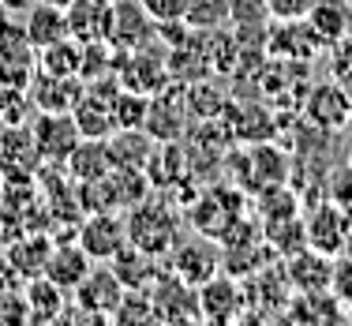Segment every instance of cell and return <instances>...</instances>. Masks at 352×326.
<instances>
[{
  "label": "cell",
  "instance_id": "1",
  "mask_svg": "<svg viewBox=\"0 0 352 326\" xmlns=\"http://www.w3.org/2000/svg\"><path fill=\"white\" fill-rule=\"evenodd\" d=\"M124 232H128V244H135L139 252L165 259L169 248L176 244V237H180V214H176V206L169 199L146 191L139 203L128 206V214H124Z\"/></svg>",
  "mask_w": 352,
  "mask_h": 326
},
{
  "label": "cell",
  "instance_id": "2",
  "mask_svg": "<svg viewBox=\"0 0 352 326\" xmlns=\"http://www.w3.org/2000/svg\"><path fill=\"white\" fill-rule=\"evenodd\" d=\"M169 49L165 41H146V45L131 49V53H116V83L128 90H139V94H154L169 83Z\"/></svg>",
  "mask_w": 352,
  "mask_h": 326
},
{
  "label": "cell",
  "instance_id": "3",
  "mask_svg": "<svg viewBox=\"0 0 352 326\" xmlns=\"http://www.w3.org/2000/svg\"><path fill=\"white\" fill-rule=\"evenodd\" d=\"M165 270H173L180 281L199 289L206 278H214L221 270V244L203 237V232H195V237H176V244L165 255Z\"/></svg>",
  "mask_w": 352,
  "mask_h": 326
},
{
  "label": "cell",
  "instance_id": "4",
  "mask_svg": "<svg viewBox=\"0 0 352 326\" xmlns=\"http://www.w3.org/2000/svg\"><path fill=\"white\" fill-rule=\"evenodd\" d=\"M38 72V49L30 45L23 23L0 19V87H27Z\"/></svg>",
  "mask_w": 352,
  "mask_h": 326
},
{
  "label": "cell",
  "instance_id": "5",
  "mask_svg": "<svg viewBox=\"0 0 352 326\" xmlns=\"http://www.w3.org/2000/svg\"><path fill=\"white\" fill-rule=\"evenodd\" d=\"M195 296H199V319L206 323H236L248 315V296L229 270L225 274L217 270L214 278H206L195 289Z\"/></svg>",
  "mask_w": 352,
  "mask_h": 326
},
{
  "label": "cell",
  "instance_id": "6",
  "mask_svg": "<svg viewBox=\"0 0 352 326\" xmlns=\"http://www.w3.org/2000/svg\"><path fill=\"white\" fill-rule=\"evenodd\" d=\"M150 307H154V319L162 323H188L199 319V296L195 285L180 281L173 270H157V278L146 285Z\"/></svg>",
  "mask_w": 352,
  "mask_h": 326
},
{
  "label": "cell",
  "instance_id": "7",
  "mask_svg": "<svg viewBox=\"0 0 352 326\" xmlns=\"http://www.w3.org/2000/svg\"><path fill=\"white\" fill-rule=\"evenodd\" d=\"M75 240L94 263H109L128 244L124 217L116 210H90V217H79V225H75Z\"/></svg>",
  "mask_w": 352,
  "mask_h": 326
},
{
  "label": "cell",
  "instance_id": "8",
  "mask_svg": "<svg viewBox=\"0 0 352 326\" xmlns=\"http://www.w3.org/2000/svg\"><path fill=\"white\" fill-rule=\"evenodd\" d=\"M30 135H34L41 165H64L72 157V150L82 143L72 113H38L34 124H30Z\"/></svg>",
  "mask_w": 352,
  "mask_h": 326
},
{
  "label": "cell",
  "instance_id": "9",
  "mask_svg": "<svg viewBox=\"0 0 352 326\" xmlns=\"http://www.w3.org/2000/svg\"><path fill=\"white\" fill-rule=\"evenodd\" d=\"M120 296H124V285L113 274V266H90L87 278L72 289L75 312L87 315V319H109L113 307L120 304Z\"/></svg>",
  "mask_w": 352,
  "mask_h": 326
},
{
  "label": "cell",
  "instance_id": "10",
  "mask_svg": "<svg viewBox=\"0 0 352 326\" xmlns=\"http://www.w3.org/2000/svg\"><path fill=\"white\" fill-rule=\"evenodd\" d=\"M157 38V23L142 12L139 0H113V15H109L105 41L116 53H131V49L146 45Z\"/></svg>",
  "mask_w": 352,
  "mask_h": 326
},
{
  "label": "cell",
  "instance_id": "11",
  "mask_svg": "<svg viewBox=\"0 0 352 326\" xmlns=\"http://www.w3.org/2000/svg\"><path fill=\"white\" fill-rule=\"evenodd\" d=\"M184 116H188V102H184V90H176L173 83H165L162 90L146 98V120H142V131H146L154 143H173V139L184 135Z\"/></svg>",
  "mask_w": 352,
  "mask_h": 326
},
{
  "label": "cell",
  "instance_id": "12",
  "mask_svg": "<svg viewBox=\"0 0 352 326\" xmlns=\"http://www.w3.org/2000/svg\"><path fill=\"white\" fill-rule=\"evenodd\" d=\"M240 217H244L240 195L229 188L206 191V195H199V203L191 206V225H195V232H203V237H210V240H221Z\"/></svg>",
  "mask_w": 352,
  "mask_h": 326
},
{
  "label": "cell",
  "instance_id": "13",
  "mask_svg": "<svg viewBox=\"0 0 352 326\" xmlns=\"http://www.w3.org/2000/svg\"><path fill=\"white\" fill-rule=\"evenodd\" d=\"M41 169V154L30 135V124H12L0 135V177L4 180H34Z\"/></svg>",
  "mask_w": 352,
  "mask_h": 326
},
{
  "label": "cell",
  "instance_id": "14",
  "mask_svg": "<svg viewBox=\"0 0 352 326\" xmlns=\"http://www.w3.org/2000/svg\"><path fill=\"white\" fill-rule=\"evenodd\" d=\"M304 232H307V248H315V252H322L330 259L349 248V221L338 203H318L304 217Z\"/></svg>",
  "mask_w": 352,
  "mask_h": 326
},
{
  "label": "cell",
  "instance_id": "15",
  "mask_svg": "<svg viewBox=\"0 0 352 326\" xmlns=\"http://www.w3.org/2000/svg\"><path fill=\"white\" fill-rule=\"evenodd\" d=\"M27 94L30 105L38 113H72L75 102L82 94V79L79 75H45L34 72V79L27 83Z\"/></svg>",
  "mask_w": 352,
  "mask_h": 326
},
{
  "label": "cell",
  "instance_id": "16",
  "mask_svg": "<svg viewBox=\"0 0 352 326\" xmlns=\"http://www.w3.org/2000/svg\"><path fill=\"white\" fill-rule=\"evenodd\" d=\"M90 266H94V259H90V255L79 248V240L68 237V240H56V244H53L49 263H45V278L56 281L64 292H72L82 278H87Z\"/></svg>",
  "mask_w": 352,
  "mask_h": 326
},
{
  "label": "cell",
  "instance_id": "17",
  "mask_svg": "<svg viewBox=\"0 0 352 326\" xmlns=\"http://www.w3.org/2000/svg\"><path fill=\"white\" fill-rule=\"evenodd\" d=\"M68 15V34L87 45V41H105L109 15H113V0H72L64 8Z\"/></svg>",
  "mask_w": 352,
  "mask_h": 326
},
{
  "label": "cell",
  "instance_id": "18",
  "mask_svg": "<svg viewBox=\"0 0 352 326\" xmlns=\"http://www.w3.org/2000/svg\"><path fill=\"white\" fill-rule=\"evenodd\" d=\"M285 278L296 292H318V289H330V278H333V266H330V255L322 252H307L300 248L296 255L285 259Z\"/></svg>",
  "mask_w": 352,
  "mask_h": 326
},
{
  "label": "cell",
  "instance_id": "19",
  "mask_svg": "<svg viewBox=\"0 0 352 326\" xmlns=\"http://www.w3.org/2000/svg\"><path fill=\"white\" fill-rule=\"evenodd\" d=\"M352 116V102H349V90L345 87H315L311 98H307V120L322 131H338L345 128Z\"/></svg>",
  "mask_w": 352,
  "mask_h": 326
},
{
  "label": "cell",
  "instance_id": "20",
  "mask_svg": "<svg viewBox=\"0 0 352 326\" xmlns=\"http://www.w3.org/2000/svg\"><path fill=\"white\" fill-rule=\"evenodd\" d=\"M49 252H53V240L41 237V232H19V237L8 244V263L12 270L19 274V281H30V278H41L45 274V263H49Z\"/></svg>",
  "mask_w": 352,
  "mask_h": 326
},
{
  "label": "cell",
  "instance_id": "21",
  "mask_svg": "<svg viewBox=\"0 0 352 326\" xmlns=\"http://www.w3.org/2000/svg\"><path fill=\"white\" fill-rule=\"evenodd\" d=\"M68 292H64L56 281H49L45 274L41 278H30L27 289H23V304H27V323H56L68 315L64 307Z\"/></svg>",
  "mask_w": 352,
  "mask_h": 326
},
{
  "label": "cell",
  "instance_id": "22",
  "mask_svg": "<svg viewBox=\"0 0 352 326\" xmlns=\"http://www.w3.org/2000/svg\"><path fill=\"white\" fill-rule=\"evenodd\" d=\"M23 30H27V38L34 49H45V45H53V41L68 38V15H64V8L53 4V0H38L30 12H23Z\"/></svg>",
  "mask_w": 352,
  "mask_h": 326
},
{
  "label": "cell",
  "instance_id": "23",
  "mask_svg": "<svg viewBox=\"0 0 352 326\" xmlns=\"http://www.w3.org/2000/svg\"><path fill=\"white\" fill-rule=\"evenodd\" d=\"M105 150H109V162L116 169H142L150 150H154V139L142 128H116L105 135Z\"/></svg>",
  "mask_w": 352,
  "mask_h": 326
},
{
  "label": "cell",
  "instance_id": "24",
  "mask_svg": "<svg viewBox=\"0 0 352 326\" xmlns=\"http://www.w3.org/2000/svg\"><path fill=\"white\" fill-rule=\"evenodd\" d=\"M304 23H307V30L315 34V41L333 45V41H341L349 34L352 12H349V4H341V0H315V8L307 12Z\"/></svg>",
  "mask_w": 352,
  "mask_h": 326
},
{
  "label": "cell",
  "instance_id": "25",
  "mask_svg": "<svg viewBox=\"0 0 352 326\" xmlns=\"http://www.w3.org/2000/svg\"><path fill=\"white\" fill-rule=\"evenodd\" d=\"M109 266H113V274L120 278L124 289H146L150 281L157 278V270H162L157 259L146 255V252H139L135 244H124L120 252L109 259Z\"/></svg>",
  "mask_w": 352,
  "mask_h": 326
},
{
  "label": "cell",
  "instance_id": "26",
  "mask_svg": "<svg viewBox=\"0 0 352 326\" xmlns=\"http://www.w3.org/2000/svg\"><path fill=\"white\" fill-rule=\"evenodd\" d=\"M64 169H68L75 180H87V184L105 177V173L113 169L109 150H105V139H82V143L72 150V157L64 162Z\"/></svg>",
  "mask_w": 352,
  "mask_h": 326
},
{
  "label": "cell",
  "instance_id": "27",
  "mask_svg": "<svg viewBox=\"0 0 352 326\" xmlns=\"http://www.w3.org/2000/svg\"><path fill=\"white\" fill-rule=\"evenodd\" d=\"M79 64H82V45L72 34L38 49V72L45 75H79Z\"/></svg>",
  "mask_w": 352,
  "mask_h": 326
},
{
  "label": "cell",
  "instance_id": "28",
  "mask_svg": "<svg viewBox=\"0 0 352 326\" xmlns=\"http://www.w3.org/2000/svg\"><path fill=\"white\" fill-rule=\"evenodd\" d=\"M229 15H232V0H188V23L191 30H217V27H229Z\"/></svg>",
  "mask_w": 352,
  "mask_h": 326
},
{
  "label": "cell",
  "instance_id": "29",
  "mask_svg": "<svg viewBox=\"0 0 352 326\" xmlns=\"http://www.w3.org/2000/svg\"><path fill=\"white\" fill-rule=\"evenodd\" d=\"M146 98L150 94H139V90H128V87L116 90V98H113L116 128H142V120H146Z\"/></svg>",
  "mask_w": 352,
  "mask_h": 326
},
{
  "label": "cell",
  "instance_id": "30",
  "mask_svg": "<svg viewBox=\"0 0 352 326\" xmlns=\"http://www.w3.org/2000/svg\"><path fill=\"white\" fill-rule=\"evenodd\" d=\"M30 94L27 87H0V124L12 128V124H27L30 120Z\"/></svg>",
  "mask_w": 352,
  "mask_h": 326
},
{
  "label": "cell",
  "instance_id": "31",
  "mask_svg": "<svg viewBox=\"0 0 352 326\" xmlns=\"http://www.w3.org/2000/svg\"><path fill=\"white\" fill-rule=\"evenodd\" d=\"M154 23H180L188 15V0H139Z\"/></svg>",
  "mask_w": 352,
  "mask_h": 326
},
{
  "label": "cell",
  "instance_id": "32",
  "mask_svg": "<svg viewBox=\"0 0 352 326\" xmlns=\"http://www.w3.org/2000/svg\"><path fill=\"white\" fill-rule=\"evenodd\" d=\"M315 8V0H266V15L278 23H296L307 19V12Z\"/></svg>",
  "mask_w": 352,
  "mask_h": 326
},
{
  "label": "cell",
  "instance_id": "33",
  "mask_svg": "<svg viewBox=\"0 0 352 326\" xmlns=\"http://www.w3.org/2000/svg\"><path fill=\"white\" fill-rule=\"evenodd\" d=\"M330 289H333V296H338V300H352V263H341V266H333Z\"/></svg>",
  "mask_w": 352,
  "mask_h": 326
},
{
  "label": "cell",
  "instance_id": "34",
  "mask_svg": "<svg viewBox=\"0 0 352 326\" xmlns=\"http://www.w3.org/2000/svg\"><path fill=\"white\" fill-rule=\"evenodd\" d=\"M38 0H0V8H4L8 15H23V12H30Z\"/></svg>",
  "mask_w": 352,
  "mask_h": 326
},
{
  "label": "cell",
  "instance_id": "35",
  "mask_svg": "<svg viewBox=\"0 0 352 326\" xmlns=\"http://www.w3.org/2000/svg\"><path fill=\"white\" fill-rule=\"evenodd\" d=\"M53 4H60V8H68V4H72V0H53Z\"/></svg>",
  "mask_w": 352,
  "mask_h": 326
},
{
  "label": "cell",
  "instance_id": "36",
  "mask_svg": "<svg viewBox=\"0 0 352 326\" xmlns=\"http://www.w3.org/2000/svg\"><path fill=\"white\" fill-rule=\"evenodd\" d=\"M349 165H352V154H349Z\"/></svg>",
  "mask_w": 352,
  "mask_h": 326
}]
</instances>
